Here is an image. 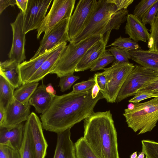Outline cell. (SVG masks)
Returning <instances> with one entry per match:
<instances>
[{
	"label": "cell",
	"mask_w": 158,
	"mask_h": 158,
	"mask_svg": "<svg viewBox=\"0 0 158 158\" xmlns=\"http://www.w3.org/2000/svg\"><path fill=\"white\" fill-rule=\"evenodd\" d=\"M91 91L92 89L85 92L55 95L50 106L40 115L43 129L57 134L71 128L89 116L98 102L104 98L100 92L93 99Z\"/></svg>",
	"instance_id": "obj_1"
},
{
	"label": "cell",
	"mask_w": 158,
	"mask_h": 158,
	"mask_svg": "<svg viewBox=\"0 0 158 158\" xmlns=\"http://www.w3.org/2000/svg\"><path fill=\"white\" fill-rule=\"evenodd\" d=\"M84 138L98 158H119L117 133L110 110L94 111L84 120Z\"/></svg>",
	"instance_id": "obj_2"
},
{
	"label": "cell",
	"mask_w": 158,
	"mask_h": 158,
	"mask_svg": "<svg viewBox=\"0 0 158 158\" xmlns=\"http://www.w3.org/2000/svg\"><path fill=\"white\" fill-rule=\"evenodd\" d=\"M104 35L92 36L76 43L67 45L52 69L50 74L57 77L73 74L76 67L86 52Z\"/></svg>",
	"instance_id": "obj_3"
},
{
	"label": "cell",
	"mask_w": 158,
	"mask_h": 158,
	"mask_svg": "<svg viewBox=\"0 0 158 158\" xmlns=\"http://www.w3.org/2000/svg\"><path fill=\"white\" fill-rule=\"evenodd\" d=\"M124 110L123 115L129 127L138 135L150 132L158 121V98L142 103H133Z\"/></svg>",
	"instance_id": "obj_4"
},
{
	"label": "cell",
	"mask_w": 158,
	"mask_h": 158,
	"mask_svg": "<svg viewBox=\"0 0 158 158\" xmlns=\"http://www.w3.org/2000/svg\"><path fill=\"white\" fill-rule=\"evenodd\" d=\"M119 11L109 0H99L87 25L71 43H76L93 36L102 35L103 31L114 14Z\"/></svg>",
	"instance_id": "obj_5"
},
{
	"label": "cell",
	"mask_w": 158,
	"mask_h": 158,
	"mask_svg": "<svg viewBox=\"0 0 158 158\" xmlns=\"http://www.w3.org/2000/svg\"><path fill=\"white\" fill-rule=\"evenodd\" d=\"M135 66L133 64L127 62L115 64L108 68H103L101 72L106 77L107 86L103 91H100L106 101L113 103L129 74Z\"/></svg>",
	"instance_id": "obj_6"
},
{
	"label": "cell",
	"mask_w": 158,
	"mask_h": 158,
	"mask_svg": "<svg viewBox=\"0 0 158 158\" xmlns=\"http://www.w3.org/2000/svg\"><path fill=\"white\" fill-rule=\"evenodd\" d=\"M75 2V0H54L49 12L37 29V38H39L43 32V37H45L61 21L70 19Z\"/></svg>",
	"instance_id": "obj_7"
},
{
	"label": "cell",
	"mask_w": 158,
	"mask_h": 158,
	"mask_svg": "<svg viewBox=\"0 0 158 158\" xmlns=\"http://www.w3.org/2000/svg\"><path fill=\"white\" fill-rule=\"evenodd\" d=\"M158 76V73L136 65L128 75L118 94L116 102L135 95L145 84Z\"/></svg>",
	"instance_id": "obj_8"
},
{
	"label": "cell",
	"mask_w": 158,
	"mask_h": 158,
	"mask_svg": "<svg viewBox=\"0 0 158 158\" xmlns=\"http://www.w3.org/2000/svg\"><path fill=\"white\" fill-rule=\"evenodd\" d=\"M96 0H80L70 18L68 27L69 41L71 42L85 28L96 6Z\"/></svg>",
	"instance_id": "obj_9"
},
{
	"label": "cell",
	"mask_w": 158,
	"mask_h": 158,
	"mask_svg": "<svg viewBox=\"0 0 158 158\" xmlns=\"http://www.w3.org/2000/svg\"><path fill=\"white\" fill-rule=\"evenodd\" d=\"M52 0H28L24 14L23 31L26 34L37 29L45 18Z\"/></svg>",
	"instance_id": "obj_10"
},
{
	"label": "cell",
	"mask_w": 158,
	"mask_h": 158,
	"mask_svg": "<svg viewBox=\"0 0 158 158\" xmlns=\"http://www.w3.org/2000/svg\"><path fill=\"white\" fill-rule=\"evenodd\" d=\"M24 13L20 10L15 21L10 23L13 32V40L10 50L8 54L9 59L19 64L26 59L25 46V34L23 31Z\"/></svg>",
	"instance_id": "obj_11"
},
{
	"label": "cell",
	"mask_w": 158,
	"mask_h": 158,
	"mask_svg": "<svg viewBox=\"0 0 158 158\" xmlns=\"http://www.w3.org/2000/svg\"><path fill=\"white\" fill-rule=\"evenodd\" d=\"M69 19L61 21L46 36L43 37L38 50L31 59L55 48L62 43L69 41L68 27Z\"/></svg>",
	"instance_id": "obj_12"
},
{
	"label": "cell",
	"mask_w": 158,
	"mask_h": 158,
	"mask_svg": "<svg viewBox=\"0 0 158 158\" xmlns=\"http://www.w3.org/2000/svg\"><path fill=\"white\" fill-rule=\"evenodd\" d=\"M27 121L29 125L34 145L36 158H45L48 144L43 134L41 121L34 112L31 113Z\"/></svg>",
	"instance_id": "obj_13"
},
{
	"label": "cell",
	"mask_w": 158,
	"mask_h": 158,
	"mask_svg": "<svg viewBox=\"0 0 158 158\" xmlns=\"http://www.w3.org/2000/svg\"><path fill=\"white\" fill-rule=\"evenodd\" d=\"M30 106L14 99L6 110L4 121L0 127L11 128L26 121L31 114Z\"/></svg>",
	"instance_id": "obj_14"
},
{
	"label": "cell",
	"mask_w": 158,
	"mask_h": 158,
	"mask_svg": "<svg viewBox=\"0 0 158 158\" xmlns=\"http://www.w3.org/2000/svg\"><path fill=\"white\" fill-rule=\"evenodd\" d=\"M110 32L107 31L105 36L104 35L101 39L88 49L77 64L76 72L89 69L97 62L106 50Z\"/></svg>",
	"instance_id": "obj_15"
},
{
	"label": "cell",
	"mask_w": 158,
	"mask_h": 158,
	"mask_svg": "<svg viewBox=\"0 0 158 158\" xmlns=\"http://www.w3.org/2000/svg\"><path fill=\"white\" fill-rule=\"evenodd\" d=\"M24 126L21 123L9 128L0 127V144L19 151L23 139Z\"/></svg>",
	"instance_id": "obj_16"
},
{
	"label": "cell",
	"mask_w": 158,
	"mask_h": 158,
	"mask_svg": "<svg viewBox=\"0 0 158 158\" xmlns=\"http://www.w3.org/2000/svg\"><path fill=\"white\" fill-rule=\"evenodd\" d=\"M126 20L127 23L125 27V33L137 42L142 41L147 43L150 37V34L141 20L131 14H127Z\"/></svg>",
	"instance_id": "obj_17"
},
{
	"label": "cell",
	"mask_w": 158,
	"mask_h": 158,
	"mask_svg": "<svg viewBox=\"0 0 158 158\" xmlns=\"http://www.w3.org/2000/svg\"><path fill=\"white\" fill-rule=\"evenodd\" d=\"M71 128L57 134V142L53 158H76L75 145L71 139Z\"/></svg>",
	"instance_id": "obj_18"
},
{
	"label": "cell",
	"mask_w": 158,
	"mask_h": 158,
	"mask_svg": "<svg viewBox=\"0 0 158 158\" xmlns=\"http://www.w3.org/2000/svg\"><path fill=\"white\" fill-rule=\"evenodd\" d=\"M57 47L34 59H30L28 61H25L19 64L22 85L27 82L44 61L52 54Z\"/></svg>",
	"instance_id": "obj_19"
},
{
	"label": "cell",
	"mask_w": 158,
	"mask_h": 158,
	"mask_svg": "<svg viewBox=\"0 0 158 158\" xmlns=\"http://www.w3.org/2000/svg\"><path fill=\"white\" fill-rule=\"evenodd\" d=\"M43 84L38 87L30 98L29 104L33 106L38 114H43L48 108L55 95L48 93Z\"/></svg>",
	"instance_id": "obj_20"
},
{
	"label": "cell",
	"mask_w": 158,
	"mask_h": 158,
	"mask_svg": "<svg viewBox=\"0 0 158 158\" xmlns=\"http://www.w3.org/2000/svg\"><path fill=\"white\" fill-rule=\"evenodd\" d=\"M15 60L8 59L0 63V75L15 88L22 85L19 64Z\"/></svg>",
	"instance_id": "obj_21"
},
{
	"label": "cell",
	"mask_w": 158,
	"mask_h": 158,
	"mask_svg": "<svg viewBox=\"0 0 158 158\" xmlns=\"http://www.w3.org/2000/svg\"><path fill=\"white\" fill-rule=\"evenodd\" d=\"M129 52L131 59L140 65L158 73V52L141 48Z\"/></svg>",
	"instance_id": "obj_22"
},
{
	"label": "cell",
	"mask_w": 158,
	"mask_h": 158,
	"mask_svg": "<svg viewBox=\"0 0 158 158\" xmlns=\"http://www.w3.org/2000/svg\"><path fill=\"white\" fill-rule=\"evenodd\" d=\"M67 43V42L63 43L59 45L52 54L44 61L27 83L38 82L48 74L50 73L54 64L66 46Z\"/></svg>",
	"instance_id": "obj_23"
},
{
	"label": "cell",
	"mask_w": 158,
	"mask_h": 158,
	"mask_svg": "<svg viewBox=\"0 0 158 158\" xmlns=\"http://www.w3.org/2000/svg\"><path fill=\"white\" fill-rule=\"evenodd\" d=\"M19 152L20 158H36L35 148L27 121L24 125L23 139Z\"/></svg>",
	"instance_id": "obj_24"
},
{
	"label": "cell",
	"mask_w": 158,
	"mask_h": 158,
	"mask_svg": "<svg viewBox=\"0 0 158 158\" xmlns=\"http://www.w3.org/2000/svg\"><path fill=\"white\" fill-rule=\"evenodd\" d=\"M15 89L7 80L0 75V108L6 111L15 99Z\"/></svg>",
	"instance_id": "obj_25"
},
{
	"label": "cell",
	"mask_w": 158,
	"mask_h": 158,
	"mask_svg": "<svg viewBox=\"0 0 158 158\" xmlns=\"http://www.w3.org/2000/svg\"><path fill=\"white\" fill-rule=\"evenodd\" d=\"M38 85V82H27L22 85L15 91V99L23 104L28 103L30 98Z\"/></svg>",
	"instance_id": "obj_26"
},
{
	"label": "cell",
	"mask_w": 158,
	"mask_h": 158,
	"mask_svg": "<svg viewBox=\"0 0 158 158\" xmlns=\"http://www.w3.org/2000/svg\"><path fill=\"white\" fill-rule=\"evenodd\" d=\"M76 158H98L83 137L74 144Z\"/></svg>",
	"instance_id": "obj_27"
},
{
	"label": "cell",
	"mask_w": 158,
	"mask_h": 158,
	"mask_svg": "<svg viewBox=\"0 0 158 158\" xmlns=\"http://www.w3.org/2000/svg\"><path fill=\"white\" fill-rule=\"evenodd\" d=\"M150 25V35L148 40V50L158 52V11L154 20Z\"/></svg>",
	"instance_id": "obj_28"
},
{
	"label": "cell",
	"mask_w": 158,
	"mask_h": 158,
	"mask_svg": "<svg viewBox=\"0 0 158 158\" xmlns=\"http://www.w3.org/2000/svg\"><path fill=\"white\" fill-rule=\"evenodd\" d=\"M111 46H116L128 51L141 48L138 43L130 37L123 38L121 36L115 39L113 43L107 47Z\"/></svg>",
	"instance_id": "obj_29"
},
{
	"label": "cell",
	"mask_w": 158,
	"mask_h": 158,
	"mask_svg": "<svg viewBox=\"0 0 158 158\" xmlns=\"http://www.w3.org/2000/svg\"><path fill=\"white\" fill-rule=\"evenodd\" d=\"M142 151L147 158H158V143L149 140L141 141Z\"/></svg>",
	"instance_id": "obj_30"
},
{
	"label": "cell",
	"mask_w": 158,
	"mask_h": 158,
	"mask_svg": "<svg viewBox=\"0 0 158 158\" xmlns=\"http://www.w3.org/2000/svg\"><path fill=\"white\" fill-rule=\"evenodd\" d=\"M110 52L114 57L115 61L114 63L118 64L129 62L131 58L129 51L122 49L116 46L111 47L106 50Z\"/></svg>",
	"instance_id": "obj_31"
},
{
	"label": "cell",
	"mask_w": 158,
	"mask_h": 158,
	"mask_svg": "<svg viewBox=\"0 0 158 158\" xmlns=\"http://www.w3.org/2000/svg\"><path fill=\"white\" fill-rule=\"evenodd\" d=\"M115 58L111 52L106 50L97 62L90 68L91 71L102 69L112 62Z\"/></svg>",
	"instance_id": "obj_32"
},
{
	"label": "cell",
	"mask_w": 158,
	"mask_h": 158,
	"mask_svg": "<svg viewBox=\"0 0 158 158\" xmlns=\"http://www.w3.org/2000/svg\"><path fill=\"white\" fill-rule=\"evenodd\" d=\"M158 0H142L135 6L133 15L141 20L143 15Z\"/></svg>",
	"instance_id": "obj_33"
},
{
	"label": "cell",
	"mask_w": 158,
	"mask_h": 158,
	"mask_svg": "<svg viewBox=\"0 0 158 158\" xmlns=\"http://www.w3.org/2000/svg\"><path fill=\"white\" fill-rule=\"evenodd\" d=\"M146 93L158 98V76L145 84L136 93Z\"/></svg>",
	"instance_id": "obj_34"
},
{
	"label": "cell",
	"mask_w": 158,
	"mask_h": 158,
	"mask_svg": "<svg viewBox=\"0 0 158 158\" xmlns=\"http://www.w3.org/2000/svg\"><path fill=\"white\" fill-rule=\"evenodd\" d=\"M79 78V77L75 76L73 74L67 75L60 77L59 82L60 90L64 92L70 89L73 84Z\"/></svg>",
	"instance_id": "obj_35"
},
{
	"label": "cell",
	"mask_w": 158,
	"mask_h": 158,
	"mask_svg": "<svg viewBox=\"0 0 158 158\" xmlns=\"http://www.w3.org/2000/svg\"><path fill=\"white\" fill-rule=\"evenodd\" d=\"M95 83L94 78H90L88 80L75 84L71 92L76 93L88 91L92 88Z\"/></svg>",
	"instance_id": "obj_36"
},
{
	"label": "cell",
	"mask_w": 158,
	"mask_h": 158,
	"mask_svg": "<svg viewBox=\"0 0 158 158\" xmlns=\"http://www.w3.org/2000/svg\"><path fill=\"white\" fill-rule=\"evenodd\" d=\"M158 11V0L143 15L141 20L142 23L145 25L151 24L154 20Z\"/></svg>",
	"instance_id": "obj_37"
},
{
	"label": "cell",
	"mask_w": 158,
	"mask_h": 158,
	"mask_svg": "<svg viewBox=\"0 0 158 158\" xmlns=\"http://www.w3.org/2000/svg\"><path fill=\"white\" fill-rule=\"evenodd\" d=\"M109 1L115 4L118 8V11L127 9V7L131 5L134 0H109Z\"/></svg>",
	"instance_id": "obj_38"
},
{
	"label": "cell",
	"mask_w": 158,
	"mask_h": 158,
	"mask_svg": "<svg viewBox=\"0 0 158 158\" xmlns=\"http://www.w3.org/2000/svg\"><path fill=\"white\" fill-rule=\"evenodd\" d=\"M151 98L154 97L151 94L146 93H136L134 97L130 99L128 102L131 103H137L143 100Z\"/></svg>",
	"instance_id": "obj_39"
},
{
	"label": "cell",
	"mask_w": 158,
	"mask_h": 158,
	"mask_svg": "<svg viewBox=\"0 0 158 158\" xmlns=\"http://www.w3.org/2000/svg\"><path fill=\"white\" fill-rule=\"evenodd\" d=\"M96 77L98 84L100 89V91H103L106 88L107 80L105 76L102 73H95Z\"/></svg>",
	"instance_id": "obj_40"
},
{
	"label": "cell",
	"mask_w": 158,
	"mask_h": 158,
	"mask_svg": "<svg viewBox=\"0 0 158 158\" xmlns=\"http://www.w3.org/2000/svg\"><path fill=\"white\" fill-rule=\"evenodd\" d=\"M2 145L3 147L7 158H20L19 151L9 146Z\"/></svg>",
	"instance_id": "obj_41"
},
{
	"label": "cell",
	"mask_w": 158,
	"mask_h": 158,
	"mask_svg": "<svg viewBox=\"0 0 158 158\" xmlns=\"http://www.w3.org/2000/svg\"><path fill=\"white\" fill-rule=\"evenodd\" d=\"M16 0H0V14L8 6L16 5Z\"/></svg>",
	"instance_id": "obj_42"
},
{
	"label": "cell",
	"mask_w": 158,
	"mask_h": 158,
	"mask_svg": "<svg viewBox=\"0 0 158 158\" xmlns=\"http://www.w3.org/2000/svg\"><path fill=\"white\" fill-rule=\"evenodd\" d=\"M28 0H16V5L24 14L27 9Z\"/></svg>",
	"instance_id": "obj_43"
},
{
	"label": "cell",
	"mask_w": 158,
	"mask_h": 158,
	"mask_svg": "<svg viewBox=\"0 0 158 158\" xmlns=\"http://www.w3.org/2000/svg\"><path fill=\"white\" fill-rule=\"evenodd\" d=\"M94 77L95 81V83L92 89L91 94L92 98L94 99L96 97L100 92V89L97 81L96 77L95 74Z\"/></svg>",
	"instance_id": "obj_44"
},
{
	"label": "cell",
	"mask_w": 158,
	"mask_h": 158,
	"mask_svg": "<svg viewBox=\"0 0 158 158\" xmlns=\"http://www.w3.org/2000/svg\"><path fill=\"white\" fill-rule=\"evenodd\" d=\"M46 90L48 93L53 95H56V91L51 83H49L46 86Z\"/></svg>",
	"instance_id": "obj_45"
},
{
	"label": "cell",
	"mask_w": 158,
	"mask_h": 158,
	"mask_svg": "<svg viewBox=\"0 0 158 158\" xmlns=\"http://www.w3.org/2000/svg\"><path fill=\"white\" fill-rule=\"evenodd\" d=\"M5 111L1 108H0V126H1L5 119Z\"/></svg>",
	"instance_id": "obj_46"
},
{
	"label": "cell",
	"mask_w": 158,
	"mask_h": 158,
	"mask_svg": "<svg viewBox=\"0 0 158 158\" xmlns=\"http://www.w3.org/2000/svg\"><path fill=\"white\" fill-rule=\"evenodd\" d=\"M0 158H7L3 146L0 144Z\"/></svg>",
	"instance_id": "obj_47"
},
{
	"label": "cell",
	"mask_w": 158,
	"mask_h": 158,
	"mask_svg": "<svg viewBox=\"0 0 158 158\" xmlns=\"http://www.w3.org/2000/svg\"><path fill=\"white\" fill-rule=\"evenodd\" d=\"M145 155L144 153L142 151L140 153H139L138 156L137 157V158H144Z\"/></svg>",
	"instance_id": "obj_48"
},
{
	"label": "cell",
	"mask_w": 158,
	"mask_h": 158,
	"mask_svg": "<svg viewBox=\"0 0 158 158\" xmlns=\"http://www.w3.org/2000/svg\"><path fill=\"white\" fill-rule=\"evenodd\" d=\"M137 155L136 152L133 153L130 156V158H137Z\"/></svg>",
	"instance_id": "obj_49"
}]
</instances>
